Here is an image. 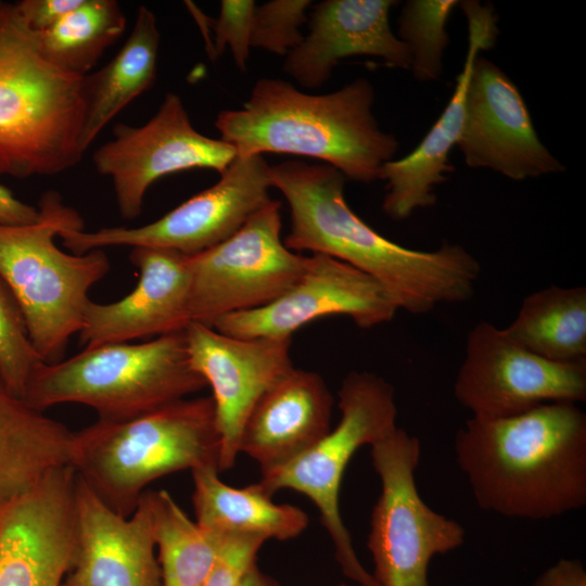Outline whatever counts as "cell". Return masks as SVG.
Here are the masks:
<instances>
[{"label":"cell","instance_id":"1","mask_svg":"<svg viewBox=\"0 0 586 586\" xmlns=\"http://www.w3.org/2000/svg\"><path fill=\"white\" fill-rule=\"evenodd\" d=\"M271 186L290 207L284 245L342 260L375 279L398 309L420 315L468 301L481 273L458 244L434 251L402 246L360 219L344 198L345 176L330 165L288 161L269 166Z\"/></svg>","mask_w":586,"mask_h":586},{"label":"cell","instance_id":"2","mask_svg":"<svg viewBox=\"0 0 586 586\" xmlns=\"http://www.w3.org/2000/svg\"><path fill=\"white\" fill-rule=\"evenodd\" d=\"M455 456L476 505L517 519L547 520L586 505V415L546 403L499 419L471 417Z\"/></svg>","mask_w":586,"mask_h":586},{"label":"cell","instance_id":"3","mask_svg":"<svg viewBox=\"0 0 586 586\" xmlns=\"http://www.w3.org/2000/svg\"><path fill=\"white\" fill-rule=\"evenodd\" d=\"M373 102V86L365 78L327 94L262 78L242 109L221 111L215 127L238 156L304 155L327 162L345 178L371 182L398 149L396 138L380 129Z\"/></svg>","mask_w":586,"mask_h":586},{"label":"cell","instance_id":"4","mask_svg":"<svg viewBox=\"0 0 586 586\" xmlns=\"http://www.w3.org/2000/svg\"><path fill=\"white\" fill-rule=\"evenodd\" d=\"M220 450L212 396L181 398L75 431L72 467L109 508L128 518L151 482L181 470L219 471Z\"/></svg>","mask_w":586,"mask_h":586},{"label":"cell","instance_id":"5","mask_svg":"<svg viewBox=\"0 0 586 586\" xmlns=\"http://www.w3.org/2000/svg\"><path fill=\"white\" fill-rule=\"evenodd\" d=\"M82 79L47 61L14 3L0 1V176H50L81 160Z\"/></svg>","mask_w":586,"mask_h":586},{"label":"cell","instance_id":"6","mask_svg":"<svg viewBox=\"0 0 586 586\" xmlns=\"http://www.w3.org/2000/svg\"><path fill=\"white\" fill-rule=\"evenodd\" d=\"M39 217L26 225H0V278L17 302L30 342L47 364L63 360L78 333L89 290L110 270L103 250L68 254L54 238L68 227L84 228L76 211L55 192L40 199Z\"/></svg>","mask_w":586,"mask_h":586},{"label":"cell","instance_id":"7","mask_svg":"<svg viewBox=\"0 0 586 586\" xmlns=\"http://www.w3.org/2000/svg\"><path fill=\"white\" fill-rule=\"evenodd\" d=\"M205 380L192 368L184 330L141 343L85 347L59 362L40 361L23 399L44 411L74 403L98 419L124 421L199 392Z\"/></svg>","mask_w":586,"mask_h":586},{"label":"cell","instance_id":"8","mask_svg":"<svg viewBox=\"0 0 586 586\" xmlns=\"http://www.w3.org/2000/svg\"><path fill=\"white\" fill-rule=\"evenodd\" d=\"M339 395L341 419L316 445L257 482L272 496L290 488L309 498L333 543L344 575L358 586H377L371 572L359 561L340 512V488L346 467L364 445H372L396 428L394 387L366 371L349 372Z\"/></svg>","mask_w":586,"mask_h":586},{"label":"cell","instance_id":"9","mask_svg":"<svg viewBox=\"0 0 586 586\" xmlns=\"http://www.w3.org/2000/svg\"><path fill=\"white\" fill-rule=\"evenodd\" d=\"M370 448L381 482L367 544L372 578L377 586H430L431 560L461 547L464 528L421 498L415 480L421 455L416 436L396 426Z\"/></svg>","mask_w":586,"mask_h":586},{"label":"cell","instance_id":"10","mask_svg":"<svg viewBox=\"0 0 586 586\" xmlns=\"http://www.w3.org/2000/svg\"><path fill=\"white\" fill-rule=\"evenodd\" d=\"M280 202L270 200L224 242L188 256L190 322L267 305L302 276L307 257L281 240Z\"/></svg>","mask_w":586,"mask_h":586},{"label":"cell","instance_id":"11","mask_svg":"<svg viewBox=\"0 0 586 586\" xmlns=\"http://www.w3.org/2000/svg\"><path fill=\"white\" fill-rule=\"evenodd\" d=\"M268 169L263 155H237L215 184L155 221L136 228L112 227L93 231L68 227L59 237L73 254L125 245L195 255L230 238L271 200Z\"/></svg>","mask_w":586,"mask_h":586},{"label":"cell","instance_id":"12","mask_svg":"<svg viewBox=\"0 0 586 586\" xmlns=\"http://www.w3.org/2000/svg\"><path fill=\"white\" fill-rule=\"evenodd\" d=\"M454 395L480 419L513 417L546 403L585 402L586 360L543 358L482 321L468 334Z\"/></svg>","mask_w":586,"mask_h":586},{"label":"cell","instance_id":"13","mask_svg":"<svg viewBox=\"0 0 586 586\" xmlns=\"http://www.w3.org/2000/svg\"><path fill=\"white\" fill-rule=\"evenodd\" d=\"M235 156L225 141L199 132L180 97L168 92L144 125H115L113 138L95 150L93 164L99 174L111 177L120 216L133 219L160 178L193 168L221 174Z\"/></svg>","mask_w":586,"mask_h":586},{"label":"cell","instance_id":"14","mask_svg":"<svg viewBox=\"0 0 586 586\" xmlns=\"http://www.w3.org/2000/svg\"><path fill=\"white\" fill-rule=\"evenodd\" d=\"M398 310L372 277L336 258L313 254L300 279L271 303L222 316L212 323L220 333L243 337L291 339L316 319L349 317L359 328L391 321Z\"/></svg>","mask_w":586,"mask_h":586},{"label":"cell","instance_id":"15","mask_svg":"<svg viewBox=\"0 0 586 586\" xmlns=\"http://www.w3.org/2000/svg\"><path fill=\"white\" fill-rule=\"evenodd\" d=\"M76 472L56 468L0 509V586H62L76 546Z\"/></svg>","mask_w":586,"mask_h":586},{"label":"cell","instance_id":"16","mask_svg":"<svg viewBox=\"0 0 586 586\" xmlns=\"http://www.w3.org/2000/svg\"><path fill=\"white\" fill-rule=\"evenodd\" d=\"M457 145L468 166L491 168L513 180L564 170L539 140L514 82L481 55L470 75Z\"/></svg>","mask_w":586,"mask_h":586},{"label":"cell","instance_id":"17","mask_svg":"<svg viewBox=\"0 0 586 586\" xmlns=\"http://www.w3.org/2000/svg\"><path fill=\"white\" fill-rule=\"evenodd\" d=\"M184 334L191 366L213 391L221 440L219 471L229 470L253 406L293 368L291 339L237 337L200 322H190Z\"/></svg>","mask_w":586,"mask_h":586},{"label":"cell","instance_id":"18","mask_svg":"<svg viewBox=\"0 0 586 586\" xmlns=\"http://www.w3.org/2000/svg\"><path fill=\"white\" fill-rule=\"evenodd\" d=\"M77 546L62 586H161L146 491L125 518L76 474Z\"/></svg>","mask_w":586,"mask_h":586},{"label":"cell","instance_id":"19","mask_svg":"<svg viewBox=\"0 0 586 586\" xmlns=\"http://www.w3.org/2000/svg\"><path fill=\"white\" fill-rule=\"evenodd\" d=\"M459 5L468 22V49L454 93L419 145L405 157L386 162L380 170L379 179L387 182L382 207L395 220L434 205L435 187L454 171L449 153L460 138L470 75L480 53L493 48L497 39V17L492 5L474 0Z\"/></svg>","mask_w":586,"mask_h":586},{"label":"cell","instance_id":"20","mask_svg":"<svg viewBox=\"0 0 586 586\" xmlns=\"http://www.w3.org/2000/svg\"><path fill=\"white\" fill-rule=\"evenodd\" d=\"M131 249L138 282L116 302H88L78 332L85 347L160 336L182 331L190 323L188 256L158 247Z\"/></svg>","mask_w":586,"mask_h":586},{"label":"cell","instance_id":"21","mask_svg":"<svg viewBox=\"0 0 586 586\" xmlns=\"http://www.w3.org/2000/svg\"><path fill=\"white\" fill-rule=\"evenodd\" d=\"M393 0H324L313 9L309 31L285 58L283 69L306 88L321 86L344 58H381L410 68L407 46L390 27Z\"/></svg>","mask_w":586,"mask_h":586},{"label":"cell","instance_id":"22","mask_svg":"<svg viewBox=\"0 0 586 586\" xmlns=\"http://www.w3.org/2000/svg\"><path fill=\"white\" fill-rule=\"evenodd\" d=\"M333 396L314 371L292 368L257 399L239 438V454L265 475L300 457L331 431Z\"/></svg>","mask_w":586,"mask_h":586},{"label":"cell","instance_id":"23","mask_svg":"<svg viewBox=\"0 0 586 586\" xmlns=\"http://www.w3.org/2000/svg\"><path fill=\"white\" fill-rule=\"evenodd\" d=\"M75 431L15 395L0 373V509L72 464Z\"/></svg>","mask_w":586,"mask_h":586},{"label":"cell","instance_id":"24","mask_svg":"<svg viewBox=\"0 0 586 586\" xmlns=\"http://www.w3.org/2000/svg\"><path fill=\"white\" fill-rule=\"evenodd\" d=\"M191 472L195 522L205 530L288 540L297 537L308 525V515L301 508L273 502L258 483L232 487L219 479L214 467Z\"/></svg>","mask_w":586,"mask_h":586},{"label":"cell","instance_id":"25","mask_svg":"<svg viewBox=\"0 0 586 586\" xmlns=\"http://www.w3.org/2000/svg\"><path fill=\"white\" fill-rule=\"evenodd\" d=\"M158 48L156 17L141 5L131 33L116 55L98 72L84 76V152L107 123L153 85Z\"/></svg>","mask_w":586,"mask_h":586},{"label":"cell","instance_id":"26","mask_svg":"<svg viewBox=\"0 0 586 586\" xmlns=\"http://www.w3.org/2000/svg\"><path fill=\"white\" fill-rule=\"evenodd\" d=\"M504 331L515 344L543 358L586 360V288L550 285L527 295Z\"/></svg>","mask_w":586,"mask_h":586},{"label":"cell","instance_id":"27","mask_svg":"<svg viewBox=\"0 0 586 586\" xmlns=\"http://www.w3.org/2000/svg\"><path fill=\"white\" fill-rule=\"evenodd\" d=\"M146 494L161 586H202L229 535L201 527L167 491Z\"/></svg>","mask_w":586,"mask_h":586},{"label":"cell","instance_id":"28","mask_svg":"<svg viewBox=\"0 0 586 586\" xmlns=\"http://www.w3.org/2000/svg\"><path fill=\"white\" fill-rule=\"evenodd\" d=\"M126 17L115 0H82L50 29L36 33L40 52L58 68L85 76L123 35Z\"/></svg>","mask_w":586,"mask_h":586},{"label":"cell","instance_id":"29","mask_svg":"<svg viewBox=\"0 0 586 586\" xmlns=\"http://www.w3.org/2000/svg\"><path fill=\"white\" fill-rule=\"evenodd\" d=\"M457 5V0H410L403 7L398 35L409 50L410 68L418 80L441 76L449 41L446 23Z\"/></svg>","mask_w":586,"mask_h":586},{"label":"cell","instance_id":"30","mask_svg":"<svg viewBox=\"0 0 586 586\" xmlns=\"http://www.w3.org/2000/svg\"><path fill=\"white\" fill-rule=\"evenodd\" d=\"M40 361L21 308L0 278V373L15 395L23 398L26 383Z\"/></svg>","mask_w":586,"mask_h":586},{"label":"cell","instance_id":"31","mask_svg":"<svg viewBox=\"0 0 586 586\" xmlns=\"http://www.w3.org/2000/svg\"><path fill=\"white\" fill-rule=\"evenodd\" d=\"M309 0H272L255 7L251 47L286 55L303 40L301 26L307 21Z\"/></svg>","mask_w":586,"mask_h":586},{"label":"cell","instance_id":"32","mask_svg":"<svg viewBox=\"0 0 586 586\" xmlns=\"http://www.w3.org/2000/svg\"><path fill=\"white\" fill-rule=\"evenodd\" d=\"M253 0H224L218 17L213 23L215 39L213 52L220 54L230 48L235 65L244 71L251 50L252 20L255 10Z\"/></svg>","mask_w":586,"mask_h":586},{"label":"cell","instance_id":"33","mask_svg":"<svg viewBox=\"0 0 586 586\" xmlns=\"http://www.w3.org/2000/svg\"><path fill=\"white\" fill-rule=\"evenodd\" d=\"M265 542L253 535H229L202 586H238L247 570L256 563Z\"/></svg>","mask_w":586,"mask_h":586},{"label":"cell","instance_id":"34","mask_svg":"<svg viewBox=\"0 0 586 586\" xmlns=\"http://www.w3.org/2000/svg\"><path fill=\"white\" fill-rule=\"evenodd\" d=\"M82 0H23L14 3L25 25L34 33H42L60 22Z\"/></svg>","mask_w":586,"mask_h":586},{"label":"cell","instance_id":"35","mask_svg":"<svg viewBox=\"0 0 586 586\" xmlns=\"http://www.w3.org/2000/svg\"><path fill=\"white\" fill-rule=\"evenodd\" d=\"M532 586H586V570L577 559H560L542 572Z\"/></svg>","mask_w":586,"mask_h":586},{"label":"cell","instance_id":"36","mask_svg":"<svg viewBox=\"0 0 586 586\" xmlns=\"http://www.w3.org/2000/svg\"><path fill=\"white\" fill-rule=\"evenodd\" d=\"M38 217V207L22 202L0 183V225H26Z\"/></svg>","mask_w":586,"mask_h":586},{"label":"cell","instance_id":"37","mask_svg":"<svg viewBox=\"0 0 586 586\" xmlns=\"http://www.w3.org/2000/svg\"><path fill=\"white\" fill-rule=\"evenodd\" d=\"M238 586H280V584L263 572L256 562L247 570Z\"/></svg>","mask_w":586,"mask_h":586},{"label":"cell","instance_id":"38","mask_svg":"<svg viewBox=\"0 0 586 586\" xmlns=\"http://www.w3.org/2000/svg\"><path fill=\"white\" fill-rule=\"evenodd\" d=\"M339 586H353V585L342 584V585H339ZM355 586H358V585H355Z\"/></svg>","mask_w":586,"mask_h":586}]
</instances>
